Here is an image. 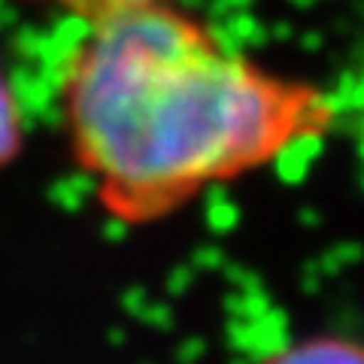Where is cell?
<instances>
[{
	"instance_id": "1",
	"label": "cell",
	"mask_w": 364,
	"mask_h": 364,
	"mask_svg": "<svg viewBox=\"0 0 364 364\" xmlns=\"http://www.w3.org/2000/svg\"><path fill=\"white\" fill-rule=\"evenodd\" d=\"M76 167L112 222H164L337 124L334 97L231 49L173 0L85 18L58 76Z\"/></svg>"
},
{
	"instance_id": "2",
	"label": "cell",
	"mask_w": 364,
	"mask_h": 364,
	"mask_svg": "<svg viewBox=\"0 0 364 364\" xmlns=\"http://www.w3.org/2000/svg\"><path fill=\"white\" fill-rule=\"evenodd\" d=\"M261 364H364V340L349 334H310L270 352Z\"/></svg>"
},
{
	"instance_id": "3",
	"label": "cell",
	"mask_w": 364,
	"mask_h": 364,
	"mask_svg": "<svg viewBox=\"0 0 364 364\" xmlns=\"http://www.w3.org/2000/svg\"><path fill=\"white\" fill-rule=\"evenodd\" d=\"M21 149H25V116H21L18 97L9 85L4 61H0V170L13 164Z\"/></svg>"
},
{
	"instance_id": "4",
	"label": "cell",
	"mask_w": 364,
	"mask_h": 364,
	"mask_svg": "<svg viewBox=\"0 0 364 364\" xmlns=\"http://www.w3.org/2000/svg\"><path fill=\"white\" fill-rule=\"evenodd\" d=\"M43 4L49 6H58L64 13H70L76 18H95L97 13H104V9H112V6H122V4H134V0H43Z\"/></svg>"
}]
</instances>
